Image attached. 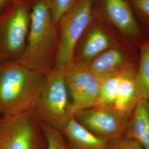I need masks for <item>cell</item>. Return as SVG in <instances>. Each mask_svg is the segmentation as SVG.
Segmentation results:
<instances>
[{
	"instance_id": "8fae6325",
	"label": "cell",
	"mask_w": 149,
	"mask_h": 149,
	"mask_svg": "<svg viewBox=\"0 0 149 149\" xmlns=\"http://www.w3.org/2000/svg\"><path fill=\"white\" fill-rule=\"evenodd\" d=\"M93 11L138 48L147 38L139 25L130 0H93Z\"/></svg>"
},
{
	"instance_id": "e0dca14e",
	"label": "cell",
	"mask_w": 149,
	"mask_h": 149,
	"mask_svg": "<svg viewBox=\"0 0 149 149\" xmlns=\"http://www.w3.org/2000/svg\"><path fill=\"white\" fill-rule=\"evenodd\" d=\"M39 122L46 138V149H72L60 130L47 123Z\"/></svg>"
},
{
	"instance_id": "5bb4252c",
	"label": "cell",
	"mask_w": 149,
	"mask_h": 149,
	"mask_svg": "<svg viewBox=\"0 0 149 149\" xmlns=\"http://www.w3.org/2000/svg\"><path fill=\"white\" fill-rule=\"evenodd\" d=\"M149 149V103L142 98L128 119L125 136Z\"/></svg>"
},
{
	"instance_id": "3957f363",
	"label": "cell",
	"mask_w": 149,
	"mask_h": 149,
	"mask_svg": "<svg viewBox=\"0 0 149 149\" xmlns=\"http://www.w3.org/2000/svg\"><path fill=\"white\" fill-rule=\"evenodd\" d=\"M34 112L38 120L61 131L74 119L72 106L63 68L54 67L46 76Z\"/></svg>"
},
{
	"instance_id": "4fadbf2b",
	"label": "cell",
	"mask_w": 149,
	"mask_h": 149,
	"mask_svg": "<svg viewBox=\"0 0 149 149\" xmlns=\"http://www.w3.org/2000/svg\"><path fill=\"white\" fill-rule=\"evenodd\" d=\"M72 149H113V144L82 126L74 118L61 131Z\"/></svg>"
},
{
	"instance_id": "8992f818",
	"label": "cell",
	"mask_w": 149,
	"mask_h": 149,
	"mask_svg": "<svg viewBox=\"0 0 149 149\" xmlns=\"http://www.w3.org/2000/svg\"><path fill=\"white\" fill-rule=\"evenodd\" d=\"M93 0L77 1L58 23L59 47L54 67L63 68L72 62L74 50L93 15Z\"/></svg>"
},
{
	"instance_id": "7a4b0ae2",
	"label": "cell",
	"mask_w": 149,
	"mask_h": 149,
	"mask_svg": "<svg viewBox=\"0 0 149 149\" xmlns=\"http://www.w3.org/2000/svg\"><path fill=\"white\" fill-rule=\"evenodd\" d=\"M59 43L58 25L54 21L49 0H40L31 8L27 43L18 60L47 74L55 65Z\"/></svg>"
},
{
	"instance_id": "5b68a950",
	"label": "cell",
	"mask_w": 149,
	"mask_h": 149,
	"mask_svg": "<svg viewBox=\"0 0 149 149\" xmlns=\"http://www.w3.org/2000/svg\"><path fill=\"white\" fill-rule=\"evenodd\" d=\"M46 148V138L34 111L0 116V149Z\"/></svg>"
},
{
	"instance_id": "9c48e42d",
	"label": "cell",
	"mask_w": 149,
	"mask_h": 149,
	"mask_svg": "<svg viewBox=\"0 0 149 149\" xmlns=\"http://www.w3.org/2000/svg\"><path fill=\"white\" fill-rule=\"evenodd\" d=\"M139 62V48L123 38L87 65L102 80L114 75L137 72Z\"/></svg>"
},
{
	"instance_id": "2e32d148",
	"label": "cell",
	"mask_w": 149,
	"mask_h": 149,
	"mask_svg": "<svg viewBox=\"0 0 149 149\" xmlns=\"http://www.w3.org/2000/svg\"><path fill=\"white\" fill-rule=\"evenodd\" d=\"M123 74L114 75L101 80L100 96L97 106L114 107L118 86Z\"/></svg>"
},
{
	"instance_id": "d6986e66",
	"label": "cell",
	"mask_w": 149,
	"mask_h": 149,
	"mask_svg": "<svg viewBox=\"0 0 149 149\" xmlns=\"http://www.w3.org/2000/svg\"><path fill=\"white\" fill-rule=\"evenodd\" d=\"M77 0H49L54 21L58 25L62 16L74 5Z\"/></svg>"
},
{
	"instance_id": "277c9868",
	"label": "cell",
	"mask_w": 149,
	"mask_h": 149,
	"mask_svg": "<svg viewBox=\"0 0 149 149\" xmlns=\"http://www.w3.org/2000/svg\"><path fill=\"white\" fill-rule=\"evenodd\" d=\"M31 8L12 2L0 14V63L17 60L27 43Z\"/></svg>"
},
{
	"instance_id": "9a60e30c",
	"label": "cell",
	"mask_w": 149,
	"mask_h": 149,
	"mask_svg": "<svg viewBox=\"0 0 149 149\" xmlns=\"http://www.w3.org/2000/svg\"><path fill=\"white\" fill-rule=\"evenodd\" d=\"M139 62L137 79L143 98L149 103V40L139 47Z\"/></svg>"
},
{
	"instance_id": "ba28073f",
	"label": "cell",
	"mask_w": 149,
	"mask_h": 149,
	"mask_svg": "<svg viewBox=\"0 0 149 149\" xmlns=\"http://www.w3.org/2000/svg\"><path fill=\"white\" fill-rule=\"evenodd\" d=\"M74 119L91 133L114 143L125 136L129 118L114 107L95 106L76 112Z\"/></svg>"
},
{
	"instance_id": "ffe728a7",
	"label": "cell",
	"mask_w": 149,
	"mask_h": 149,
	"mask_svg": "<svg viewBox=\"0 0 149 149\" xmlns=\"http://www.w3.org/2000/svg\"><path fill=\"white\" fill-rule=\"evenodd\" d=\"M113 149H145L133 139L124 137L113 144Z\"/></svg>"
},
{
	"instance_id": "6da1fadb",
	"label": "cell",
	"mask_w": 149,
	"mask_h": 149,
	"mask_svg": "<svg viewBox=\"0 0 149 149\" xmlns=\"http://www.w3.org/2000/svg\"><path fill=\"white\" fill-rule=\"evenodd\" d=\"M46 76L18 60L0 63V115L34 111Z\"/></svg>"
},
{
	"instance_id": "7402d4cb",
	"label": "cell",
	"mask_w": 149,
	"mask_h": 149,
	"mask_svg": "<svg viewBox=\"0 0 149 149\" xmlns=\"http://www.w3.org/2000/svg\"><path fill=\"white\" fill-rule=\"evenodd\" d=\"M12 0H0V14L10 5Z\"/></svg>"
},
{
	"instance_id": "603a6c76",
	"label": "cell",
	"mask_w": 149,
	"mask_h": 149,
	"mask_svg": "<svg viewBox=\"0 0 149 149\" xmlns=\"http://www.w3.org/2000/svg\"><path fill=\"white\" fill-rule=\"evenodd\" d=\"M0 116H1V115H0Z\"/></svg>"
},
{
	"instance_id": "52a82bcc",
	"label": "cell",
	"mask_w": 149,
	"mask_h": 149,
	"mask_svg": "<svg viewBox=\"0 0 149 149\" xmlns=\"http://www.w3.org/2000/svg\"><path fill=\"white\" fill-rule=\"evenodd\" d=\"M123 38L115 27L94 12L76 45L72 63L87 65Z\"/></svg>"
},
{
	"instance_id": "30bf717a",
	"label": "cell",
	"mask_w": 149,
	"mask_h": 149,
	"mask_svg": "<svg viewBox=\"0 0 149 149\" xmlns=\"http://www.w3.org/2000/svg\"><path fill=\"white\" fill-rule=\"evenodd\" d=\"M70 97L76 113L97 105L101 80L87 65L71 63L63 68Z\"/></svg>"
},
{
	"instance_id": "ac0fdd59",
	"label": "cell",
	"mask_w": 149,
	"mask_h": 149,
	"mask_svg": "<svg viewBox=\"0 0 149 149\" xmlns=\"http://www.w3.org/2000/svg\"><path fill=\"white\" fill-rule=\"evenodd\" d=\"M134 15L145 37L149 40V0H130Z\"/></svg>"
},
{
	"instance_id": "44dd1931",
	"label": "cell",
	"mask_w": 149,
	"mask_h": 149,
	"mask_svg": "<svg viewBox=\"0 0 149 149\" xmlns=\"http://www.w3.org/2000/svg\"><path fill=\"white\" fill-rule=\"evenodd\" d=\"M39 1L40 0H12L13 2L21 3L22 5H23L31 8H32L33 6Z\"/></svg>"
},
{
	"instance_id": "7c38bea8",
	"label": "cell",
	"mask_w": 149,
	"mask_h": 149,
	"mask_svg": "<svg viewBox=\"0 0 149 149\" xmlns=\"http://www.w3.org/2000/svg\"><path fill=\"white\" fill-rule=\"evenodd\" d=\"M142 98L137 72L123 74L118 86L114 108L129 118Z\"/></svg>"
}]
</instances>
